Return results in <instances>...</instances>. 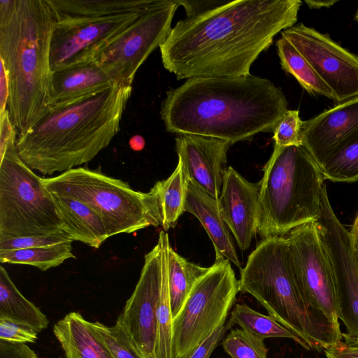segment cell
<instances>
[{
	"instance_id": "obj_1",
	"label": "cell",
	"mask_w": 358,
	"mask_h": 358,
	"mask_svg": "<svg viewBox=\"0 0 358 358\" xmlns=\"http://www.w3.org/2000/svg\"><path fill=\"white\" fill-rule=\"evenodd\" d=\"M300 0H235L178 21L159 46L178 80L250 74L274 36L297 21Z\"/></svg>"
},
{
	"instance_id": "obj_2",
	"label": "cell",
	"mask_w": 358,
	"mask_h": 358,
	"mask_svg": "<svg viewBox=\"0 0 358 358\" xmlns=\"http://www.w3.org/2000/svg\"><path fill=\"white\" fill-rule=\"evenodd\" d=\"M287 106L281 88L266 78L252 74L201 77L168 91L160 115L167 131L233 145L273 132Z\"/></svg>"
},
{
	"instance_id": "obj_3",
	"label": "cell",
	"mask_w": 358,
	"mask_h": 358,
	"mask_svg": "<svg viewBox=\"0 0 358 358\" xmlns=\"http://www.w3.org/2000/svg\"><path fill=\"white\" fill-rule=\"evenodd\" d=\"M132 86L112 87L66 107L49 110L16 148L22 160L43 175L65 172L92 160L120 131Z\"/></svg>"
},
{
	"instance_id": "obj_4",
	"label": "cell",
	"mask_w": 358,
	"mask_h": 358,
	"mask_svg": "<svg viewBox=\"0 0 358 358\" xmlns=\"http://www.w3.org/2000/svg\"><path fill=\"white\" fill-rule=\"evenodd\" d=\"M56 19L48 0H18L11 20L0 27V61L9 85L7 109L17 136L27 134L48 110L50 43Z\"/></svg>"
},
{
	"instance_id": "obj_5",
	"label": "cell",
	"mask_w": 358,
	"mask_h": 358,
	"mask_svg": "<svg viewBox=\"0 0 358 358\" xmlns=\"http://www.w3.org/2000/svg\"><path fill=\"white\" fill-rule=\"evenodd\" d=\"M238 280L240 292L252 295L310 350L324 351L342 339L340 327L306 299L286 237L263 238L248 256Z\"/></svg>"
},
{
	"instance_id": "obj_6",
	"label": "cell",
	"mask_w": 358,
	"mask_h": 358,
	"mask_svg": "<svg viewBox=\"0 0 358 358\" xmlns=\"http://www.w3.org/2000/svg\"><path fill=\"white\" fill-rule=\"evenodd\" d=\"M259 182V234L266 238L285 236L317 221L324 185L322 172L302 145H274Z\"/></svg>"
},
{
	"instance_id": "obj_7",
	"label": "cell",
	"mask_w": 358,
	"mask_h": 358,
	"mask_svg": "<svg viewBox=\"0 0 358 358\" xmlns=\"http://www.w3.org/2000/svg\"><path fill=\"white\" fill-rule=\"evenodd\" d=\"M42 178L51 192L83 202L94 210L103 221L109 238L162 224L156 184L148 192H138L129 183L103 174L100 168L86 167Z\"/></svg>"
},
{
	"instance_id": "obj_8",
	"label": "cell",
	"mask_w": 358,
	"mask_h": 358,
	"mask_svg": "<svg viewBox=\"0 0 358 358\" xmlns=\"http://www.w3.org/2000/svg\"><path fill=\"white\" fill-rule=\"evenodd\" d=\"M17 136L0 158V238L64 231L52 192L17 153Z\"/></svg>"
},
{
	"instance_id": "obj_9",
	"label": "cell",
	"mask_w": 358,
	"mask_h": 358,
	"mask_svg": "<svg viewBox=\"0 0 358 358\" xmlns=\"http://www.w3.org/2000/svg\"><path fill=\"white\" fill-rule=\"evenodd\" d=\"M239 292V280L231 262L215 259L173 318V358L184 357L215 329L225 324Z\"/></svg>"
},
{
	"instance_id": "obj_10",
	"label": "cell",
	"mask_w": 358,
	"mask_h": 358,
	"mask_svg": "<svg viewBox=\"0 0 358 358\" xmlns=\"http://www.w3.org/2000/svg\"><path fill=\"white\" fill-rule=\"evenodd\" d=\"M178 6L176 0H159L110 39L92 59L117 84L132 86L138 69L169 36Z\"/></svg>"
},
{
	"instance_id": "obj_11",
	"label": "cell",
	"mask_w": 358,
	"mask_h": 358,
	"mask_svg": "<svg viewBox=\"0 0 358 358\" xmlns=\"http://www.w3.org/2000/svg\"><path fill=\"white\" fill-rule=\"evenodd\" d=\"M302 292L310 306L340 327L334 269L315 222L286 236Z\"/></svg>"
},
{
	"instance_id": "obj_12",
	"label": "cell",
	"mask_w": 358,
	"mask_h": 358,
	"mask_svg": "<svg viewBox=\"0 0 358 358\" xmlns=\"http://www.w3.org/2000/svg\"><path fill=\"white\" fill-rule=\"evenodd\" d=\"M334 269L338 297V318L348 337L358 341V267L350 245L349 231L334 212L323 187L321 213L315 222Z\"/></svg>"
},
{
	"instance_id": "obj_13",
	"label": "cell",
	"mask_w": 358,
	"mask_h": 358,
	"mask_svg": "<svg viewBox=\"0 0 358 358\" xmlns=\"http://www.w3.org/2000/svg\"><path fill=\"white\" fill-rule=\"evenodd\" d=\"M143 12L103 17H64L56 14L50 43L52 72L92 60L103 45Z\"/></svg>"
},
{
	"instance_id": "obj_14",
	"label": "cell",
	"mask_w": 358,
	"mask_h": 358,
	"mask_svg": "<svg viewBox=\"0 0 358 358\" xmlns=\"http://www.w3.org/2000/svg\"><path fill=\"white\" fill-rule=\"evenodd\" d=\"M331 90L337 102L358 96V56L301 23L281 31Z\"/></svg>"
},
{
	"instance_id": "obj_15",
	"label": "cell",
	"mask_w": 358,
	"mask_h": 358,
	"mask_svg": "<svg viewBox=\"0 0 358 358\" xmlns=\"http://www.w3.org/2000/svg\"><path fill=\"white\" fill-rule=\"evenodd\" d=\"M162 246L145 255L136 287L117 319L144 358H155L157 313L162 287Z\"/></svg>"
},
{
	"instance_id": "obj_16",
	"label": "cell",
	"mask_w": 358,
	"mask_h": 358,
	"mask_svg": "<svg viewBox=\"0 0 358 358\" xmlns=\"http://www.w3.org/2000/svg\"><path fill=\"white\" fill-rule=\"evenodd\" d=\"M218 208L239 249L247 250L259 233V182L247 180L233 167L224 169Z\"/></svg>"
},
{
	"instance_id": "obj_17",
	"label": "cell",
	"mask_w": 358,
	"mask_h": 358,
	"mask_svg": "<svg viewBox=\"0 0 358 358\" xmlns=\"http://www.w3.org/2000/svg\"><path fill=\"white\" fill-rule=\"evenodd\" d=\"M231 145L212 137L178 134L176 149L189 180L217 202L220 196L227 152Z\"/></svg>"
},
{
	"instance_id": "obj_18",
	"label": "cell",
	"mask_w": 358,
	"mask_h": 358,
	"mask_svg": "<svg viewBox=\"0 0 358 358\" xmlns=\"http://www.w3.org/2000/svg\"><path fill=\"white\" fill-rule=\"evenodd\" d=\"M358 129V96L303 121L301 145L320 167L345 138Z\"/></svg>"
},
{
	"instance_id": "obj_19",
	"label": "cell",
	"mask_w": 358,
	"mask_h": 358,
	"mask_svg": "<svg viewBox=\"0 0 358 358\" xmlns=\"http://www.w3.org/2000/svg\"><path fill=\"white\" fill-rule=\"evenodd\" d=\"M116 84L93 59L54 71L48 110L66 107Z\"/></svg>"
},
{
	"instance_id": "obj_20",
	"label": "cell",
	"mask_w": 358,
	"mask_h": 358,
	"mask_svg": "<svg viewBox=\"0 0 358 358\" xmlns=\"http://www.w3.org/2000/svg\"><path fill=\"white\" fill-rule=\"evenodd\" d=\"M185 211L192 214L202 224L213 245L215 259H227L241 270V263L220 212L218 202L192 181H189Z\"/></svg>"
},
{
	"instance_id": "obj_21",
	"label": "cell",
	"mask_w": 358,
	"mask_h": 358,
	"mask_svg": "<svg viewBox=\"0 0 358 358\" xmlns=\"http://www.w3.org/2000/svg\"><path fill=\"white\" fill-rule=\"evenodd\" d=\"M53 333L65 358H113L90 322L78 312H70L55 323Z\"/></svg>"
},
{
	"instance_id": "obj_22",
	"label": "cell",
	"mask_w": 358,
	"mask_h": 358,
	"mask_svg": "<svg viewBox=\"0 0 358 358\" xmlns=\"http://www.w3.org/2000/svg\"><path fill=\"white\" fill-rule=\"evenodd\" d=\"M52 194L62 229L73 241H78L97 249L109 238L103 221L88 206L74 199Z\"/></svg>"
},
{
	"instance_id": "obj_23",
	"label": "cell",
	"mask_w": 358,
	"mask_h": 358,
	"mask_svg": "<svg viewBox=\"0 0 358 358\" xmlns=\"http://www.w3.org/2000/svg\"><path fill=\"white\" fill-rule=\"evenodd\" d=\"M58 17H103L144 11L159 0H48Z\"/></svg>"
},
{
	"instance_id": "obj_24",
	"label": "cell",
	"mask_w": 358,
	"mask_h": 358,
	"mask_svg": "<svg viewBox=\"0 0 358 358\" xmlns=\"http://www.w3.org/2000/svg\"><path fill=\"white\" fill-rule=\"evenodd\" d=\"M0 317L32 327L38 333L46 329V315L15 287L7 271L0 266Z\"/></svg>"
},
{
	"instance_id": "obj_25",
	"label": "cell",
	"mask_w": 358,
	"mask_h": 358,
	"mask_svg": "<svg viewBox=\"0 0 358 358\" xmlns=\"http://www.w3.org/2000/svg\"><path fill=\"white\" fill-rule=\"evenodd\" d=\"M210 267L192 263L167 247V273L173 318L178 313L197 280Z\"/></svg>"
},
{
	"instance_id": "obj_26",
	"label": "cell",
	"mask_w": 358,
	"mask_h": 358,
	"mask_svg": "<svg viewBox=\"0 0 358 358\" xmlns=\"http://www.w3.org/2000/svg\"><path fill=\"white\" fill-rule=\"evenodd\" d=\"M236 324L240 326L241 329L260 339L264 340L267 338H290L306 350H310L302 339L273 317L269 315H263L253 310L246 303L235 305L226 326L229 329Z\"/></svg>"
},
{
	"instance_id": "obj_27",
	"label": "cell",
	"mask_w": 358,
	"mask_h": 358,
	"mask_svg": "<svg viewBox=\"0 0 358 358\" xmlns=\"http://www.w3.org/2000/svg\"><path fill=\"white\" fill-rule=\"evenodd\" d=\"M189 178L181 160L173 173L166 180L157 181L159 204L162 215V227L165 231L173 228L185 212V203Z\"/></svg>"
},
{
	"instance_id": "obj_28",
	"label": "cell",
	"mask_w": 358,
	"mask_h": 358,
	"mask_svg": "<svg viewBox=\"0 0 358 358\" xmlns=\"http://www.w3.org/2000/svg\"><path fill=\"white\" fill-rule=\"evenodd\" d=\"M282 69L293 76L309 94L322 95L337 102L331 90L317 75L303 55L285 38L276 41Z\"/></svg>"
},
{
	"instance_id": "obj_29",
	"label": "cell",
	"mask_w": 358,
	"mask_h": 358,
	"mask_svg": "<svg viewBox=\"0 0 358 358\" xmlns=\"http://www.w3.org/2000/svg\"><path fill=\"white\" fill-rule=\"evenodd\" d=\"M158 238L162 246V269L161 293L157 313L155 358H173V315L167 273V247L170 241L165 231L159 232Z\"/></svg>"
},
{
	"instance_id": "obj_30",
	"label": "cell",
	"mask_w": 358,
	"mask_h": 358,
	"mask_svg": "<svg viewBox=\"0 0 358 358\" xmlns=\"http://www.w3.org/2000/svg\"><path fill=\"white\" fill-rule=\"evenodd\" d=\"M72 243L68 241L43 247L0 250V262L27 264L45 271L69 259L75 258Z\"/></svg>"
},
{
	"instance_id": "obj_31",
	"label": "cell",
	"mask_w": 358,
	"mask_h": 358,
	"mask_svg": "<svg viewBox=\"0 0 358 358\" xmlns=\"http://www.w3.org/2000/svg\"><path fill=\"white\" fill-rule=\"evenodd\" d=\"M325 180H358V129L340 143L320 167Z\"/></svg>"
},
{
	"instance_id": "obj_32",
	"label": "cell",
	"mask_w": 358,
	"mask_h": 358,
	"mask_svg": "<svg viewBox=\"0 0 358 358\" xmlns=\"http://www.w3.org/2000/svg\"><path fill=\"white\" fill-rule=\"evenodd\" d=\"M90 324L113 358H144L118 319L112 327L99 322H90Z\"/></svg>"
},
{
	"instance_id": "obj_33",
	"label": "cell",
	"mask_w": 358,
	"mask_h": 358,
	"mask_svg": "<svg viewBox=\"0 0 358 358\" xmlns=\"http://www.w3.org/2000/svg\"><path fill=\"white\" fill-rule=\"evenodd\" d=\"M264 340L243 329H232L222 342L224 350L231 358H268Z\"/></svg>"
},
{
	"instance_id": "obj_34",
	"label": "cell",
	"mask_w": 358,
	"mask_h": 358,
	"mask_svg": "<svg viewBox=\"0 0 358 358\" xmlns=\"http://www.w3.org/2000/svg\"><path fill=\"white\" fill-rule=\"evenodd\" d=\"M302 122L297 110H287L273 131L274 145L287 147L301 145Z\"/></svg>"
},
{
	"instance_id": "obj_35",
	"label": "cell",
	"mask_w": 358,
	"mask_h": 358,
	"mask_svg": "<svg viewBox=\"0 0 358 358\" xmlns=\"http://www.w3.org/2000/svg\"><path fill=\"white\" fill-rule=\"evenodd\" d=\"M68 241H73L64 231L49 235L0 238V250L43 247Z\"/></svg>"
},
{
	"instance_id": "obj_36",
	"label": "cell",
	"mask_w": 358,
	"mask_h": 358,
	"mask_svg": "<svg viewBox=\"0 0 358 358\" xmlns=\"http://www.w3.org/2000/svg\"><path fill=\"white\" fill-rule=\"evenodd\" d=\"M38 332L31 326L0 317V340L13 343H35Z\"/></svg>"
},
{
	"instance_id": "obj_37",
	"label": "cell",
	"mask_w": 358,
	"mask_h": 358,
	"mask_svg": "<svg viewBox=\"0 0 358 358\" xmlns=\"http://www.w3.org/2000/svg\"><path fill=\"white\" fill-rule=\"evenodd\" d=\"M228 329L226 324L217 327L206 339L182 358H209Z\"/></svg>"
},
{
	"instance_id": "obj_38",
	"label": "cell",
	"mask_w": 358,
	"mask_h": 358,
	"mask_svg": "<svg viewBox=\"0 0 358 358\" xmlns=\"http://www.w3.org/2000/svg\"><path fill=\"white\" fill-rule=\"evenodd\" d=\"M323 352L327 358H358V341L342 333V339Z\"/></svg>"
},
{
	"instance_id": "obj_39",
	"label": "cell",
	"mask_w": 358,
	"mask_h": 358,
	"mask_svg": "<svg viewBox=\"0 0 358 358\" xmlns=\"http://www.w3.org/2000/svg\"><path fill=\"white\" fill-rule=\"evenodd\" d=\"M178 6L185 10L186 17L189 18L224 5L229 1L221 0H176Z\"/></svg>"
},
{
	"instance_id": "obj_40",
	"label": "cell",
	"mask_w": 358,
	"mask_h": 358,
	"mask_svg": "<svg viewBox=\"0 0 358 358\" xmlns=\"http://www.w3.org/2000/svg\"><path fill=\"white\" fill-rule=\"evenodd\" d=\"M0 358H38L35 352L24 343H13L0 340Z\"/></svg>"
},
{
	"instance_id": "obj_41",
	"label": "cell",
	"mask_w": 358,
	"mask_h": 358,
	"mask_svg": "<svg viewBox=\"0 0 358 358\" xmlns=\"http://www.w3.org/2000/svg\"><path fill=\"white\" fill-rule=\"evenodd\" d=\"M0 158L3 155L9 140L15 135H17L15 127L11 122L9 112L7 109L0 114Z\"/></svg>"
},
{
	"instance_id": "obj_42",
	"label": "cell",
	"mask_w": 358,
	"mask_h": 358,
	"mask_svg": "<svg viewBox=\"0 0 358 358\" xmlns=\"http://www.w3.org/2000/svg\"><path fill=\"white\" fill-rule=\"evenodd\" d=\"M9 99V85L6 71L3 63L1 62L0 73V114L5 112L8 108Z\"/></svg>"
},
{
	"instance_id": "obj_43",
	"label": "cell",
	"mask_w": 358,
	"mask_h": 358,
	"mask_svg": "<svg viewBox=\"0 0 358 358\" xmlns=\"http://www.w3.org/2000/svg\"><path fill=\"white\" fill-rule=\"evenodd\" d=\"M18 0H0V27L9 23L16 12Z\"/></svg>"
},
{
	"instance_id": "obj_44",
	"label": "cell",
	"mask_w": 358,
	"mask_h": 358,
	"mask_svg": "<svg viewBox=\"0 0 358 358\" xmlns=\"http://www.w3.org/2000/svg\"><path fill=\"white\" fill-rule=\"evenodd\" d=\"M349 234L352 252L358 267V213Z\"/></svg>"
},
{
	"instance_id": "obj_45",
	"label": "cell",
	"mask_w": 358,
	"mask_h": 358,
	"mask_svg": "<svg viewBox=\"0 0 358 358\" xmlns=\"http://www.w3.org/2000/svg\"><path fill=\"white\" fill-rule=\"evenodd\" d=\"M305 3L310 8H329L334 4H336L337 2H338V0H305Z\"/></svg>"
},
{
	"instance_id": "obj_46",
	"label": "cell",
	"mask_w": 358,
	"mask_h": 358,
	"mask_svg": "<svg viewBox=\"0 0 358 358\" xmlns=\"http://www.w3.org/2000/svg\"><path fill=\"white\" fill-rule=\"evenodd\" d=\"M130 143L133 149L138 150H141L145 144L144 139L140 136L133 137Z\"/></svg>"
},
{
	"instance_id": "obj_47",
	"label": "cell",
	"mask_w": 358,
	"mask_h": 358,
	"mask_svg": "<svg viewBox=\"0 0 358 358\" xmlns=\"http://www.w3.org/2000/svg\"><path fill=\"white\" fill-rule=\"evenodd\" d=\"M355 20L358 23V6H357L355 15Z\"/></svg>"
}]
</instances>
